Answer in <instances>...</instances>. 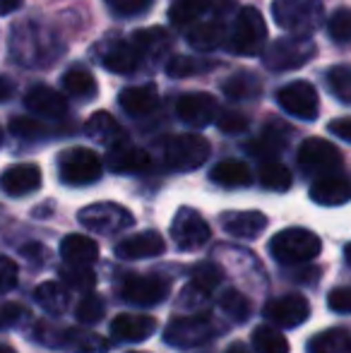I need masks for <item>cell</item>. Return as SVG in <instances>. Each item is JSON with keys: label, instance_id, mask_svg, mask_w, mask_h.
<instances>
[{"label": "cell", "instance_id": "25", "mask_svg": "<svg viewBox=\"0 0 351 353\" xmlns=\"http://www.w3.org/2000/svg\"><path fill=\"white\" fill-rule=\"evenodd\" d=\"M221 228L234 238H258L267 228L263 212H229L221 216Z\"/></svg>", "mask_w": 351, "mask_h": 353}, {"label": "cell", "instance_id": "24", "mask_svg": "<svg viewBox=\"0 0 351 353\" xmlns=\"http://www.w3.org/2000/svg\"><path fill=\"white\" fill-rule=\"evenodd\" d=\"M121 108L132 118L150 116L157 106H159V94H157L154 84H140V87H128L118 97Z\"/></svg>", "mask_w": 351, "mask_h": 353}, {"label": "cell", "instance_id": "5", "mask_svg": "<svg viewBox=\"0 0 351 353\" xmlns=\"http://www.w3.org/2000/svg\"><path fill=\"white\" fill-rule=\"evenodd\" d=\"M161 157L171 171H195L210 159V142L195 132L166 137Z\"/></svg>", "mask_w": 351, "mask_h": 353}, {"label": "cell", "instance_id": "18", "mask_svg": "<svg viewBox=\"0 0 351 353\" xmlns=\"http://www.w3.org/2000/svg\"><path fill=\"white\" fill-rule=\"evenodd\" d=\"M154 332H157V320L150 315L126 312V315H118L111 322V336L116 341H123V344H140V341L150 339Z\"/></svg>", "mask_w": 351, "mask_h": 353}, {"label": "cell", "instance_id": "30", "mask_svg": "<svg viewBox=\"0 0 351 353\" xmlns=\"http://www.w3.org/2000/svg\"><path fill=\"white\" fill-rule=\"evenodd\" d=\"M221 89H224L226 97L234 99V101H250V99L260 97V89H263V84H260V79L255 77L253 72L241 70V72L231 74V77L221 84Z\"/></svg>", "mask_w": 351, "mask_h": 353}, {"label": "cell", "instance_id": "58", "mask_svg": "<svg viewBox=\"0 0 351 353\" xmlns=\"http://www.w3.org/2000/svg\"><path fill=\"white\" fill-rule=\"evenodd\" d=\"M0 144H3V128H0Z\"/></svg>", "mask_w": 351, "mask_h": 353}, {"label": "cell", "instance_id": "23", "mask_svg": "<svg viewBox=\"0 0 351 353\" xmlns=\"http://www.w3.org/2000/svg\"><path fill=\"white\" fill-rule=\"evenodd\" d=\"M85 132L89 140L103 144V147H116V144L128 142L126 130L121 128V123L106 111H97L94 116H89V121L85 123Z\"/></svg>", "mask_w": 351, "mask_h": 353}, {"label": "cell", "instance_id": "31", "mask_svg": "<svg viewBox=\"0 0 351 353\" xmlns=\"http://www.w3.org/2000/svg\"><path fill=\"white\" fill-rule=\"evenodd\" d=\"M308 353H351V336L342 327L320 332L308 341Z\"/></svg>", "mask_w": 351, "mask_h": 353}, {"label": "cell", "instance_id": "28", "mask_svg": "<svg viewBox=\"0 0 351 353\" xmlns=\"http://www.w3.org/2000/svg\"><path fill=\"white\" fill-rule=\"evenodd\" d=\"M210 178L217 185H224V188H245L253 183L250 168L245 166L243 161H236V159H224V161H219L212 168Z\"/></svg>", "mask_w": 351, "mask_h": 353}, {"label": "cell", "instance_id": "51", "mask_svg": "<svg viewBox=\"0 0 351 353\" xmlns=\"http://www.w3.org/2000/svg\"><path fill=\"white\" fill-rule=\"evenodd\" d=\"M24 312L27 310H24L19 303H0V330L17 325V322L24 317Z\"/></svg>", "mask_w": 351, "mask_h": 353}, {"label": "cell", "instance_id": "38", "mask_svg": "<svg viewBox=\"0 0 351 353\" xmlns=\"http://www.w3.org/2000/svg\"><path fill=\"white\" fill-rule=\"evenodd\" d=\"M219 307L224 310L226 317H231L234 322H245L253 312V305H250L248 296L236 288H229L219 296Z\"/></svg>", "mask_w": 351, "mask_h": 353}, {"label": "cell", "instance_id": "56", "mask_svg": "<svg viewBox=\"0 0 351 353\" xmlns=\"http://www.w3.org/2000/svg\"><path fill=\"white\" fill-rule=\"evenodd\" d=\"M224 353H250V351L245 349L243 344H234V346H229V349H226Z\"/></svg>", "mask_w": 351, "mask_h": 353}, {"label": "cell", "instance_id": "37", "mask_svg": "<svg viewBox=\"0 0 351 353\" xmlns=\"http://www.w3.org/2000/svg\"><path fill=\"white\" fill-rule=\"evenodd\" d=\"M258 181L272 192H286L291 188V171L279 161H265L258 173Z\"/></svg>", "mask_w": 351, "mask_h": 353}, {"label": "cell", "instance_id": "13", "mask_svg": "<svg viewBox=\"0 0 351 353\" xmlns=\"http://www.w3.org/2000/svg\"><path fill=\"white\" fill-rule=\"evenodd\" d=\"M121 293H123V301H128L130 305L152 307V305H159L161 301H166V296H169V281L161 279L159 274H130L123 279Z\"/></svg>", "mask_w": 351, "mask_h": 353}, {"label": "cell", "instance_id": "47", "mask_svg": "<svg viewBox=\"0 0 351 353\" xmlns=\"http://www.w3.org/2000/svg\"><path fill=\"white\" fill-rule=\"evenodd\" d=\"M103 3L111 12L121 14V17H135V14L147 12L154 0H103Z\"/></svg>", "mask_w": 351, "mask_h": 353}, {"label": "cell", "instance_id": "15", "mask_svg": "<svg viewBox=\"0 0 351 353\" xmlns=\"http://www.w3.org/2000/svg\"><path fill=\"white\" fill-rule=\"evenodd\" d=\"M217 99L207 92L183 94L176 103V113L185 125L190 128H205L217 118Z\"/></svg>", "mask_w": 351, "mask_h": 353}, {"label": "cell", "instance_id": "48", "mask_svg": "<svg viewBox=\"0 0 351 353\" xmlns=\"http://www.w3.org/2000/svg\"><path fill=\"white\" fill-rule=\"evenodd\" d=\"M19 281V270L10 257L0 255V293H8L17 286Z\"/></svg>", "mask_w": 351, "mask_h": 353}, {"label": "cell", "instance_id": "55", "mask_svg": "<svg viewBox=\"0 0 351 353\" xmlns=\"http://www.w3.org/2000/svg\"><path fill=\"white\" fill-rule=\"evenodd\" d=\"M24 0H0V14H10L14 12V10L22 8Z\"/></svg>", "mask_w": 351, "mask_h": 353}, {"label": "cell", "instance_id": "8", "mask_svg": "<svg viewBox=\"0 0 351 353\" xmlns=\"http://www.w3.org/2000/svg\"><path fill=\"white\" fill-rule=\"evenodd\" d=\"M77 219L87 231L101 233V236L121 233L135 223L132 212L126 210L123 205H116V202H94V205L85 207Z\"/></svg>", "mask_w": 351, "mask_h": 353}, {"label": "cell", "instance_id": "52", "mask_svg": "<svg viewBox=\"0 0 351 353\" xmlns=\"http://www.w3.org/2000/svg\"><path fill=\"white\" fill-rule=\"evenodd\" d=\"M22 255L27 257L32 265H46V260H48V250L43 245H39V243H32V245L22 248Z\"/></svg>", "mask_w": 351, "mask_h": 353}, {"label": "cell", "instance_id": "40", "mask_svg": "<svg viewBox=\"0 0 351 353\" xmlns=\"http://www.w3.org/2000/svg\"><path fill=\"white\" fill-rule=\"evenodd\" d=\"M328 84H330V89H332V94L344 103V106L351 103V72H349V65H334L332 70H328Z\"/></svg>", "mask_w": 351, "mask_h": 353}, {"label": "cell", "instance_id": "59", "mask_svg": "<svg viewBox=\"0 0 351 353\" xmlns=\"http://www.w3.org/2000/svg\"><path fill=\"white\" fill-rule=\"evenodd\" d=\"M130 353H142V351H130Z\"/></svg>", "mask_w": 351, "mask_h": 353}, {"label": "cell", "instance_id": "12", "mask_svg": "<svg viewBox=\"0 0 351 353\" xmlns=\"http://www.w3.org/2000/svg\"><path fill=\"white\" fill-rule=\"evenodd\" d=\"M171 236H174L176 248L181 250H197L210 241L212 231L200 212L192 207H181L171 221Z\"/></svg>", "mask_w": 351, "mask_h": 353}, {"label": "cell", "instance_id": "22", "mask_svg": "<svg viewBox=\"0 0 351 353\" xmlns=\"http://www.w3.org/2000/svg\"><path fill=\"white\" fill-rule=\"evenodd\" d=\"M349 181L342 173H328L320 176L318 181L310 185V200L318 202L323 207H339L349 202Z\"/></svg>", "mask_w": 351, "mask_h": 353}, {"label": "cell", "instance_id": "34", "mask_svg": "<svg viewBox=\"0 0 351 353\" xmlns=\"http://www.w3.org/2000/svg\"><path fill=\"white\" fill-rule=\"evenodd\" d=\"M255 353H289V341L277 327L260 325L255 327L253 336H250Z\"/></svg>", "mask_w": 351, "mask_h": 353}, {"label": "cell", "instance_id": "26", "mask_svg": "<svg viewBox=\"0 0 351 353\" xmlns=\"http://www.w3.org/2000/svg\"><path fill=\"white\" fill-rule=\"evenodd\" d=\"M61 255L70 267H89L97 262L99 245L89 236H80V233H70L63 238L61 243Z\"/></svg>", "mask_w": 351, "mask_h": 353}, {"label": "cell", "instance_id": "14", "mask_svg": "<svg viewBox=\"0 0 351 353\" xmlns=\"http://www.w3.org/2000/svg\"><path fill=\"white\" fill-rule=\"evenodd\" d=\"M263 315L272 322V327H299L310 317V303L301 293H284L265 303Z\"/></svg>", "mask_w": 351, "mask_h": 353}, {"label": "cell", "instance_id": "21", "mask_svg": "<svg viewBox=\"0 0 351 353\" xmlns=\"http://www.w3.org/2000/svg\"><path fill=\"white\" fill-rule=\"evenodd\" d=\"M166 250L164 238L157 231H145L140 236H130L116 245V255L121 260H147V257H157Z\"/></svg>", "mask_w": 351, "mask_h": 353}, {"label": "cell", "instance_id": "10", "mask_svg": "<svg viewBox=\"0 0 351 353\" xmlns=\"http://www.w3.org/2000/svg\"><path fill=\"white\" fill-rule=\"evenodd\" d=\"M299 163L305 173L328 176V173H337L342 168V152L323 137H308L299 147Z\"/></svg>", "mask_w": 351, "mask_h": 353}, {"label": "cell", "instance_id": "54", "mask_svg": "<svg viewBox=\"0 0 351 353\" xmlns=\"http://www.w3.org/2000/svg\"><path fill=\"white\" fill-rule=\"evenodd\" d=\"M12 92H14V82H12V79H8V77H3V74H0V103L8 101V99L12 97Z\"/></svg>", "mask_w": 351, "mask_h": 353}, {"label": "cell", "instance_id": "50", "mask_svg": "<svg viewBox=\"0 0 351 353\" xmlns=\"http://www.w3.org/2000/svg\"><path fill=\"white\" fill-rule=\"evenodd\" d=\"M328 305L330 310L339 312V315H347V312L351 310V293L347 286H337L330 291L328 296Z\"/></svg>", "mask_w": 351, "mask_h": 353}, {"label": "cell", "instance_id": "16", "mask_svg": "<svg viewBox=\"0 0 351 353\" xmlns=\"http://www.w3.org/2000/svg\"><path fill=\"white\" fill-rule=\"evenodd\" d=\"M24 106L32 113H37V116L58 121V118H63L68 113V99L53 87H48V84H34L24 94Z\"/></svg>", "mask_w": 351, "mask_h": 353}, {"label": "cell", "instance_id": "9", "mask_svg": "<svg viewBox=\"0 0 351 353\" xmlns=\"http://www.w3.org/2000/svg\"><path fill=\"white\" fill-rule=\"evenodd\" d=\"M41 334L37 336L41 344L53 346V349H63L70 353H106L108 341L101 339L94 332H82V330H51V327H41Z\"/></svg>", "mask_w": 351, "mask_h": 353}, {"label": "cell", "instance_id": "49", "mask_svg": "<svg viewBox=\"0 0 351 353\" xmlns=\"http://www.w3.org/2000/svg\"><path fill=\"white\" fill-rule=\"evenodd\" d=\"M207 301H210V293L202 291V288H197L192 281L188 283V286L183 288V293H181V307H190V310H197V307H202Z\"/></svg>", "mask_w": 351, "mask_h": 353}, {"label": "cell", "instance_id": "3", "mask_svg": "<svg viewBox=\"0 0 351 353\" xmlns=\"http://www.w3.org/2000/svg\"><path fill=\"white\" fill-rule=\"evenodd\" d=\"M315 41L310 37H281L277 41H272L263 53V65L267 70L284 72V70H296V68H303L305 63H310L315 58Z\"/></svg>", "mask_w": 351, "mask_h": 353}, {"label": "cell", "instance_id": "29", "mask_svg": "<svg viewBox=\"0 0 351 353\" xmlns=\"http://www.w3.org/2000/svg\"><path fill=\"white\" fill-rule=\"evenodd\" d=\"M63 89H66V94H70V97H75V99H82V101H92L99 94V84H97V79H94V74L77 65L63 74Z\"/></svg>", "mask_w": 351, "mask_h": 353}, {"label": "cell", "instance_id": "44", "mask_svg": "<svg viewBox=\"0 0 351 353\" xmlns=\"http://www.w3.org/2000/svg\"><path fill=\"white\" fill-rule=\"evenodd\" d=\"M61 276L75 291H92L94 283H97V274L89 267H68V270L61 272Z\"/></svg>", "mask_w": 351, "mask_h": 353}, {"label": "cell", "instance_id": "11", "mask_svg": "<svg viewBox=\"0 0 351 353\" xmlns=\"http://www.w3.org/2000/svg\"><path fill=\"white\" fill-rule=\"evenodd\" d=\"M277 103L284 108L289 116L299 118V121H315L318 118V89L310 82H303V79H296V82H289L277 92Z\"/></svg>", "mask_w": 351, "mask_h": 353}, {"label": "cell", "instance_id": "46", "mask_svg": "<svg viewBox=\"0 0 351 353\" xmlns=\"http://www.w3.org/2000/svg\"><path fill=\"white\" fill-rule=\"evenodd\" d=\"M217 125H219V130L226 132V135H239V132L248 130L250 121L241 111H221V113H217Z\"/></svg>", "mask_w": 351, "mask_h": 353}, {"label": "cell", "instance_id": "39", "mask_svg": "<svg viewBox=\"0 0 351 353\" xmlns=\"http://www.w3.org/2000/svg\"><path fill=\"white\" fill-rule=\"evenodd\" d=\"M212 63L207 61H197V58L190 56H174L169 63H166V72L171 77H192V74H200L205 70H210Z\"/></svg>", "mask_w": 351, "mask_h": 353}, {"label": "cell", "instance_id": "32", "mask_svg": "<svg viewBox=\"0 0 351 353\" xmlns=\"http://www.w3.org/2000/svg\"><path fill=\"white\" fill-rule=\"evenodd\" d=\"M286 137H289V128L281 125V123H274V125H267L265 132L260 135V140L248 144L250 154H258V157H274L284 149Z\"/></svg>", "mask_w": 351, "mask_h": 353}, {"label": "cell", "instance_id": "19", "mask_svg": "<svg viewBox=\"0 0 351 353\" xmlns=\"http://www.w3.org/2000/svg\"><path fill=\"white\" fill-rule=\"evenodd\" d=\"M99 61H101V65L106 68V70H111L116 74H130L137 70L142 58H140V53H137V48L132 46V41L118 39V41L103 43L101 53H99Z\"/></svg>", "mask_w": 351, "mask_h": 353}, {"label": "cell", "instance_id": "41", "mask_svg": "<svg viewBox=\"0 0 351 353\" xmlns=\"http://www.w3.org/2000/svg\"><path fill=\"white\" fill-rule=\"evenodd\" d=\"M221 281H224V272H221L214 262H200V265L192 270V283L207 293L214 291Z\"/></svg>", "mask_w": 351, "mask_h": 353}, {"label": "cell", "instance_id": "6", "mask_svg": "<svg viewBox=\"0 0 351 353\" xmlns=\"http://www.w3.org/2000/svg\"><path fill=\"white\" fill-rule=\"evenodd\" d=\"M267 41V24L260 14L258 8H243L236 14L234 29L229 34V51L239 53V56H255L263 51Z\"/></svg>", "mask_w": 351, "mask_h": 353}, {"label": "cell", "instance_id": "1", "mask_svg": "<svg viewBox=\"0 0 351 353\" xmlns=\"http://www.w3.org/2000/svg\"><path fill=\"white\" fill-rule=\"evenodd\" d=\"M320 238L308 228H284L270 241V252L279 265L294 267L313 262L320 255Z\"/></svg>", "mask_w": 351, "mask_h": 353}, {"label": "cell", "instance_id": "43", "mask_svg": "<svg viewBox=\"0 0 351 353\" xmlns=\"http://www.w3.org/2000/svg\"><path fill=\"white\" fill-rule=\"evenodd\" d=\"M103 310H106V305H103V301L99 296H94V293H89L80 301V305H77V320L82 322V325H97L99 320L103 317Z\"/></svg>", "mask_w": 351, "mask_h": 353}, {"label": "cell", "instance_id": "35", "mask_svg": "<svg viewBox=\"0 0 351 353\" xmlns=\"http://www.w3.org/2000/svg\"><path fill=\"white\" fill-rule=\"evenodd\" d=\"M34 298H37L39 305L46 312H51V315H61L68 307V291L58 281H43L41 286H37Z\"/></svg>", "mask_w": 351, "mask_h": 353}, {"label": "cell", "instance_id": "42", "mask_svg": "<svg viewBox=\"0 0 351 353\" xmlns=\"http://www.w3.org/2000/svg\"><path fill=\"white\" fill-rule=\"evenodd\" d=\"M10 132L17 140H43L46 137V125L32 118H12L10 121Z\"/></svg>", "mask_w": 351, "mask_h": 353}, {"label": "cell", "instance_id": "17", "mask_svg": "<svg viewBox=\"0 0 351 353\" xmlns=\"http://www.w3.org/2000/svg\"><path fill=\"white\" fill-rule=\"evenodd\" d=\"M0 188L10 197H24L32 195L41 188V171L34 163H14L5 168L0 176Z\"/></svg>", "mask_w": 351, "mask_h": 353}, {"label": "cell", "instance_id": "7", "mask_svg": "<svg viewBox=\"0 0 351 353\" xmlns=\"http://www.w3.org/2000/svg\"><path fill=\"white\" fill-rule=\"evenodd\" d=\"M101 159L85 147H70L58 157V176L66 185H92L101 178Z\"/></svg>", "mask_w": 351, "mask_h": 353}, {"label": "cell", "instance_id": "57", "mask_svg": "<svg viewBox=\"0 0 351 353\" xmlns=\"http://www.w3.org/2000/svg\"><path fill=\"white\" fill-rule=\"evenodd\" d=\"M0 353H17L12 349V346H5V344H0Z\"/></svg>", "mask_w": 351, "mask_h": 353}, {"label": "cell", "instance_id": "2", "mask_svg": "<svg viewBox=\"0 0 351 353\" xmlns=\"http://www.w3.org/2000/svg\"><path fill=\"white\" fill-rule=\"evenodd\" d=\"M272 14L284 32H291L296 37H308L323 24L325 8L323 0H274Z\"/></svg>", "mask_w": 351, "mask_h": 353}, {"label": "cell", "instance_id": "20", "mask_svg": "<svg viewBox=\"0 0 351 353\" xmlns=\"http://www.w3.org/2000/svg\"><path fill=\"white\" fill-rule=\"evenodd\" d=\"M150 154L145 149L132 147L128 142L116 144L106 154V166L113 173H142L150 168Z\"/></svg>", "mask_w": 351, "mask_h": 353}, {"label": "cell", "instance_id": "45", "mask_svg": "<svg viewBox=\"0 0 351 353\" xmlns=\"http://www.w3.org/2000/svg\"><path fill=\"white\" fill-rule=\"evenodd\" d=\"M328 32H330V37H332V41H337V43L349 41L351 39V14L347 8H339L337 12L330 17Z\"/></svg>", "mask_w": 351, "mask_h": 353}, {"label": "cell", "instance_id": "27", "mask_svg": "<svg viewBox=\"0 0 351 353\" xmlns=\"http://www.w3.org/2000/svg\"><path fill=\"white\" fill-rule=\"evenodd\" d=\"M132 46L137 53L147 58H161L171 48V37L164 27H150V29H137L132 37Z\"/></svg>", "mask_w": 351, "mask_h": 353}, {"label": "cell", "instance_id": "53", "mask_svg": "<svg viewBox=\"0 0 351 353\" xmlns=\"http://www.w3.org/2000/svg\"><path fill=\"white\" fill-rule=\"evenodd\" d=\"M330 130L339 137V140L349 142L351 140V121L349 118H339V121H332L330 123Z\"/></svg>", "mask_w": 351, "mask_h": 353}, {"label": "cell", "instance_id": "36", "mask_svg": "<svg viewBox=\"0 0 351 353\" xmlns=\"http://www.w3.org/2000/svg\"><path fill=\"white\" fill-rule=\"evenodd\" d=\"M212 8V0H174L169 8V19L176 27L192 24Z\"/></svg>", "mask_w": 351, "mask_h": 353}, {"label": "cell", "instance_id": "4", "mask_svg": "<svg viewBox=\"0 0 351 353\" xmlns=\"http://www.w3.org/2000/svg\"><path fill=\"white\" fill-rule=\"evenodd\" d=\"M219 334V325L210 315H185L176 317L166 325L164 341L176 349H197V346L210 344Z\"/></svg>", "mask_w": 351, "mask_h": 353}, {"label": "cell", "instance_id": "33", "mask_svg": "<svg viewBox=\"0 0 351 353\" xmlns=\"http://www.w3.org/2000/svg\"><path fill=\"white\" fill-rule=\"evenodd\" d=\"M185 39L195 51H212V48L224 43V27L217 22L197 24V27H192L190 32H188Z\"/></svg>", "mask_w": 351, "mask_h": 353}]
</instances>
